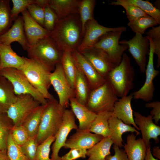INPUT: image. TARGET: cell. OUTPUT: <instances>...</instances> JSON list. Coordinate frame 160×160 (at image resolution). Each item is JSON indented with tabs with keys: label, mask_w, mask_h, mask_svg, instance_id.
Wrapping results in <instances>:
<instances>
[{
	"label": "cell",
	"mask_w": 160,
	"mask_h": 160,
	"mask_svg": "<svg viewBox=\"0 0 160 160\" xmlns=\"http://www.w3.org/2000/svg\"><path fill=\"white\" fill-rule=\"evenodd\" d=\"M21 13L24 30L29 45H34L40 39L50 37L51 32L35 21L27 9Z\"/></svg>",
	"instance_id": "cell-20"
},
{
	"label": "cell",
	"mask_w": 160,
	"mask_h": 160,
	"mask_svg": "<svg viewBox=\"0 0 160 160\" xmlns=\"http://www.w3.org/2000/svg\"><path fill=\"white\" fill-rule=\"evenodd\" d=\"M135 72L130 57L123 54L120 64L108 73L107 80L112 85L118 97L127 95L134 86Z\"/></svg>",
	"instance_id": "cell-3"
},
{
	"label": "cell",
	"mask_w": 160,
	"mask_h": 160,
	"mask_svg": "<svg viewBox=\"0 0 160 160\" xmlns=\"http://www.w3.org/2000/svg\"><path fill=\"white\" fill-rule=\"evenodd\" d=\"M109 4L120 5L123 7L126 10V15L129 22L148 15L138 7L129 2L127 0H116L111 1Z\"/></svg>",
	"instance_id": "cell-36"
},
{
	"label": "cell",
	"mask_w": 160,
	"mask_h": 160,
	"mask_svg": "<svg viewBox=\"0 0 160 160\" xmlns=\"http://www.w3.org/2000/svg\"><path fill=\"white\" fill-rule=\"evenodd\" d=\"M24 63L18 69L26 76L28 81L47 100L54 98L49 92L51 85L50 75L51 72L45 66L30 58L24 57Z\"/></svg>",
	"instance_id": "cell-5"
},
{
	"label": "cell",
	"mask_w": 160,
	"mask_h": 160,
	"mask_svg": "<svg viewBox=\"0 0 160 160\" xmlns=\"http://www.w3.org/2000/svg\"><path fill=\"white\" fill-rule=\"evenodd\" d=\"M13 7L11 10V16L14 21L19 14L27 9L28 6L35 3V0H12Z\"/></svg>",
	"instance_id": "cell-43"
},
{
	"label": "cell",
	"mask_w": 160,
	"mask_h": 160,
	"mask_svg": "<svg viewBox=\"0 0 160 160\" xmlns=\"http://www.w3.org/2000/svg\"><path fill=\"white\" fill-rule=\"evenodd\" d=\"M144 160H159L153 156L150 146L147 148L146 154Z\"/></svg>",
	"instance_id": "cell-51"
},
{
	"label": "cell",
	"mask_w": 160,
	"mask_h": 160,
	"mask_svg": "<svg viewBox=\"0 0 160 160\" xmlns=\"http://www.w3.org/2000/svg\"><path fill=\"white\" fill-rule=\"evenodd\" d=\"M104 137L102 135L92 133L88 130L78 129L66 140L63 147L65 149L79 148L87 150Z\"/></svg>",
	"instance_id": "cell-18"
},
{
	"label": "cell",
	"mask_w": 160,
	"mask_h": 160,
	"mask_svg": "<svg viewBox=\"0 0 160 160\" xmlns=\"http://www.w3.org/2000/svg\"><path fill=\"white\" fill-rule=\"evenodd\" d=\"M126 28L109 32L101 37L93 47L105 52L117 66L120 63L124 52L128 49L127 45L121 44L119 40Z\"/></svg>",
	"instance_id": "cell-9"
},
{
	"label": "cell",
	"mask_w": 160,
	"mask_h": 160,
	"mask_svg": "<svg viewBox=\"0 0 160 160\" xmlns=\"http://www.w3.org/2000/svg\"><path fill=\"white\" fill-rule=\"evenodd\" d=\"M7 158V150H0V160H6Z\"/></svg>",
	"instance_id": "cell-53"
},
{
	"label": "cell",
	"mask_w": 160,
	"mask_h": 160,
	"mask_svg": "<svg viewBox=\"0 0 160 160\" xmlns=\"http://www.w3.org/2000/svg\"><path fill=\"white\" fill-rule=\"evenodd\" d=\"M14 42H18L25 50H26L29 46L24 31L22 16H18L9 29L0 36L1 44L10 45Z\"/></svg>",
	"instance_id": "cell-19"
},
{
	"label": "cell",
	"mask_w": 160,
	"mask_h": 160,
	"mask_svg": "<svg viewBox=\"0 0 160 160\" xmlns=\"http://www.w3.org/2000/svg\"><path fill=\"white\" fill-rule=\"evenodd\" d=\"M71 54L76 67L87 79L91 91L105 82L107 79L99 73L90 62L77 49L73 51Z\"/></svg>",
	"instance_id": "cell-16"
},
{
	"label": "cell",
	"mask_w": 160,
	"mask_h": 160,
	"mask_svg": "<svg viewBox=\"0 0 160 160\" xmlns=\"http://www.w3.org/2000/svg\"><path fill=\"white\" fill-rule=\"evenodd\" d=\"M10 133L14 141L20 146L25 143L29 137L27 132L22 125H14Z\"/></svg>",
	"instance_id": "cell-44"
},
{
	"label": "cell",
	"mask_w": 160,
	"mask_h": 160,
	"mask_svg": "<svg viewBox=\"0 0 160 160\" xmlns=\"http://www.w3.org/2000/svg\"><path fill=\"white\" fill-rule=\"evenodd\" d=\"M17 98L10 82L5 78L0 76V113H6Z\"/></svg>",
	"instance_id": "cell-27"
},
{
	"label": "cell",
	"mask_w": 160,
	"mask_h": 160,
	"mask_svg": "<svg viewBox=\"0 0 160 160\" xmlns=\"http://www.w3.org/2000/svg\"><path fill=\"white\" fill-rule=\"evenodd\" d=\"M69 103L71 110L78 120V129L89 130L97 114L90 111L86 106L79 103L75 97L70 99Z\"/></svg>",
	"instance_id": "cell-22"
},
{
	"label": "cell",
	"mask_w": 160,
	"mask_h": 160,
	"mask_svg": "<svg viewBox=\"0 0 160 160\" xmlns=\"http://www.w3.org/2000/svg\"><path fill=\"white\" fill-rule=\"evenodd\" d=\"M14 125L6 113H0V150H7V138Z\"/></svg>",
	"instance_id": "cell-37"
},
{
	"label": "cell",
	"mask_w": 160,
	"mask_h": 160,
	"mask_svg": "<svg viewBox=\"0 0 160 160\" xmlns=\"http://www.w3.org/2000/svg\"><path fill=\"white\" fill-rule=\"evenodd\" d=\"M87 150L79 148H72L61 157L62 160H75L79 158H85L86 156Z\"/></svg>",
	"instance_id": "cell-47"
},
{
	"label": "cell",
	"mask_w": 160,
	"mask_h": 160,
	"mask_svg": "<svg viewBox=\"0 0 160 160\" xmlns=\"http://www.w3.org/2000/svg\"><path fill=\"white\" fill-rule=\"evenodd\" d=\"M24 57L14 52L11 45L0 44V70L9 68H20L24 63Z\"/></svg>",
	"instance_id": "cell-26"
},
{
	"label": "cell",
	"mask_w": 160,
	"mask_h": 160,
	"mask_svg": "<svg viewBox=\"0 0 160 160\" xmlns=\"http://www.w3.org/2000/svg\"><path fill=\"white\" fill-rule=\"evenodd\" d=\"M112 113L103 112L97 114L89 131L104 137H109L111 133L108 120L112 117Z\"/></svg>",
	"instance_id": "cell-30"
},
{
	"label": "cell",
	"mask_w": 160,
	"mask_h": 160,
	"mask_svg": "<svg viewBox=\"0 0 160 160\" xmlns=\"http://www.w3.org/2000/svg\"><path fill=\"white\" fill-rule=\"evenodd\" d=\"M113 148L114 151V154L108 156L105 158V160H129L124 150L120 149L114 144Z\"/></svg>",
	"instance_id": "cell-49"
},
{
	"label": "cell",
	"mask_w": 160,
	"mask_h": 160,
	"mask_svg": "<svg viewBox=\"0 0 160 160\" xmlns=\"http://www.w3.org/2000/svg\"><path fill=\"white\" fill-rule=\"evenodd\" d=\"M17 95L15 101L6 113L14 126L22 125L29 116L41 105L29 94Z\"/></svg>",
	"instance_id": "cell-8"
},
{
	"label": "cell",
	"mask_w": 160,
	"mask_h": 160,
	"mask_svg": "<svg viewBox=\"0 0 160 160\" xmlns=\"http://www.w3.org/2000/svg\"><path fill=\"white\" fill-rule=\"evenodd\" d=\"M145 106L147 108H153L150 115L152 116L155 124H158L160 119V102L157 101L151 102L146 103Z\"/></svg>",
	"instance_id": "cell-48"
},
{
	"label": "cell",
	"mask_w": 160,
	"mask_h": 160,
	"mask_svg": "<svg viewBox=\"0 0 160 160\" xmlns=\"http://www.w3.org/2000/svg\"><path fill=\"white\" fill-rule=\"evenodd\" d=\"M136 137L133 133L127 136L124 150L129 160H144L146 146L142 138L136 139Z\"/></svg>",
	"instance_id": "cell-24"
},
{
	"label": "cell",
	"mask_w": 160,
	"mask_h": 160,
	"mask_svg": "<svg viewBox=\"0 0 160 160\" xmlns=\"http://www.w3.org/2000/svg\"><path fill=\"white\" fill-rule=\"evenodd\" d=\"M75 117L71 110L65 109L64 110L62 124L55 136V139L52 146L51 160H62L61 157L58 155L60 150L65 145L71 131L73 129H78L76 123Z\"/></svg>",
	"instance_id": "cell-13"
},
{
	"label": "cell",
	"mask_w": 160,
	"mask_h": 160,
	"mask_svg": "<svg viewBox=\"0 0 160 160\" xmlns=\"http://www.w3.org/2000/svg\"><path fill=\"white\" fill-rule=\"evenodd\" d=\"M55 139V136H51L39 144L34 160H51L49 157L50 146Z\"/></svg>",
	"instance_id": "cell-40"
},
{
	"label": "cell",
	"mask_w": 160,
	"mask_h": 160,
	"mask_svg": "<svg viewBox=\"0 0 160 160\" xmlns=\"http://www.w3.org/2000/svg\"><path fill=\"white\" fill-rule=\"evenodd\" d=\"M153 156L158 159H160V147L155 146L153 148L152 153Z\"/></svg>",
	"instance_id": "cell-52"
},
{
	"label": "cell",
	"mask_w": 160,
	"mask_h": 160,
	"mask_svg": "<svg viewBox=\"0 0 160 160\" xmlns=\"http://www.w3.org/2000/svg\"><path fill=\"white\" fill-rule=\"evenodd\" d=\"M51 85L53 87L59 98V104L65 109L69 105L70 99L75 97L74 89L72 88L64 73L61 63L56 65L50 75Z\"/></svg>",
	"instance_id": "cell-10"
},
{
	"label": "cell",
	"mask_w": 160,
	"mask_h": 160,
	"mask_svg": "<svg viewBox=\"0 0 160 160\" xmlns=\"http://www.w3.org/2000/svg\"><path fill=\"white\" fill-rule=\"evenodd\" d=\"M126 28L124 26L116 28L106 27L100 25L94 18L86 23L84 36L77 50L80 52L86 49L92 47L101 37L107 33Z\"/></svg>",
	"instance_id": "cell-15"
},
{
	"label": "cell",
	"mask_w": 160,
	"mask_h": 160,
	"mask_svg": "<svg viewBox=\"0 0 160 160\" xmlns=\"http://www.w3.org/2000/svg\"><path fill=\"white\" fill-rule=\"evenodd\" d=\"M133 96L132 93L118 99L114 104L112 116L121 120L126 124L133 125L137 130L139 131V128L135 122L131 105Z\"/></svg>",
	"instance_id": "cell-21"
},
{
	"label": "cell",
	"mask_w": 160,
	"mask_h": 160,
	"mask_svg": "<svg viewBox=\"0 0 160 160\" xmlns=\"http://www.w3.org/2000/svg\"><path fill=\"white\" fill-rule=\"evenodd\" d=\"M157 24L153 18L147 15L129 22L127 25L135 33H138L143 35L146 29L154 27Z\"/></svg>",
	"instance_id": "cell-35"
},
{
	"label": "cell",
	"mask_w": 160,
	"mask_h": 160,
	"mask_svg": "<svg viewBox=\"0 0 160 160\" xmlns=\"http://www.w3.org/2000/svg\"><path fill=\"white\" fill-rule=\"evenodd\" d=\"M134 120L142 133V139L146 147L150 146V140L153 139L156 143L159 142L158 137L160 135V127L153 121L152 116L150 115L144 116L138 112H134Z\"/></svg>",
	"instance_id": "cell-17"
},
{
	"label": "cell",
	"mask_w": 160,
	"mask_h": 160,
	"mask_svg": "<svg viewBox=\"0 0 160 160\" xmlns=\"http://www.w3.org/2000/svg\"><path fill=\"white\" fill-rule=\"evenodd\" d=\"M50 0H35V4L41 8H44L49 6Z\"/></svg>",
	"instance_id": "cell-50"
},
{
	"label": "cell",
	"mask_w": 160,
	"mask_h": 160,
	"mask_svg": "<svg viewBox=\"0 0 160 160\" xmlns=\"http://www.w3.org/2000/svg\"><path fill=\"white\" fill-rule=\"evenodd\" d=\"M118 99L110 82L107 80L102 85L91 91L86 105L96 114L113 111L115 102Z\"/></svg>",
	"instance_id": "cell-6"
},
{
	"label": "cell",
	"mask_w": 160,
	"mask_h": 160,
	"mask_svg": "<svg viewBox=\"0 0 160 160\" xmlns=\"http://www.w3.org/2000/svg\"><path fill=\"white\" fill-rule=\"evenodd\" d=\"M45 105H40L22 125L26 130L29 137L36 136Z\"/></svg>",
	"instance_id": "cell-31"
},
{
	"label": "cell",
	"mask_w": 160,
	"mask_h": 160,
	"mask_svg": "<svg viewBox=\"0 0 160 160\" xmlns=\"http://www.w3.org/2000/svg\"><path fill=\"white\" fill-rule=\"evenodd\" d=\"M113 144L109 137H104L91 148L87 150V160H105L107 156L111 155L110 148Z\"/></svg>",
	"instance_id": "cell-29"
},
{
	"label": "cell",
	"mask_w": 160,
	"mask_h": 160,
	"mask_svg": "<svg viewBox=\"0 0 160 160\" xmlns=\"http://www.w3.org/2000/svg\"><path fill=\"white\" fill-rule=\"evenodd\" d=\"M7 155L9 160H29L20 146L14 141L10 133L7 138Z\"/></svg>",
	"instance_id": "cell-39"
},
{
	"label": "cell",
	"mask_w": 160,
	"mask_h": 160,
	"mask_svg": "<svg viewBox=\"0 0 160 160\" xmlns=\"http://www.w3.org/2000/svg\"><path fill=\"white\" fill-rule=\"evenodd\" d=\"M108 122L111 133L109 137L113 142V144L119 148L124 146L122 137L123 133L127 132H131L132 133L135 132L136 136L140 134V132L135 127L124 123L117 118L112 116L108 120Z\"/></svg>",
	"instance_id": "cell-23"
},
{
	"label": "cell",
	"mask_w": 160,
	"mask_h": 160,
	"mask_svg": "<svg viewBox=\"0 0 160 160\" xmlns=\"http://www.w3.org/2000/svg\"><path fill=\"white\" fill-rule=\"evenodd\" d=\"M151 38L154 45V54L157 56V67L160 66V26L154 27L146 33Z\"/></svg>",
	"instance_id": "cell-42"
},
{
	"label": "cell",
	"mask_w": 160,
	"mask_h": 160,
	"mask_svg": "<svg viewBox=\"0 0 160 160\" xmlns=\"http://www.w3.org/2000/svg\"><path fill=\"white\" fill-rule=\"evenodd\" d=\"M95 0H81L79 7V14L81 21L82 34L84 36L85 26L87 23L94 18L93 12L95 5Z\"/></svg>",
	"instance_id": "cell-33"
},
{
	"label": "cell",
	"mask_w": 160,
	"mask_h": 160,
	"mask_svg": "<svg viewBox=\"0 0 160 160\" xmlns=\"http://www.w3.org/2000/svg\"><path fill=\"white\" fill-rule=\"evenodd\" d=\"M119 43L128 46L129 51L138 65L140 71L142 73H145L146 56L150 52L149 42L147 36L137 33L131 39L122 40L119 41Z\"/></svg>",
	"instance_id": "cell-12"
},
{
	"label": "cell",
	"mask_w": 160,
	"mask_h": 160,
	"mask_svg": "<svg viewBox=\"0 0 160 160\" xmlns=\"http://www.w3.org/2000/svg\"><path fill=\"white\" fill-rule=\"evenodd\" d=\"M150 44V52L148 64L146 68V79L143 86L137 91L133 93V98L141 99L145 101L149 102L152 100L155 87L153 80L159 73V71L156 70L154 66L153 57L154 45L151 38L147 36Z\"/></svg>",
	"instance_id": "cell-11"
},
{
	"label": "cell",
	"mask_w": 160,
	"mask_h": 160,
	"mask_svg": "<svg viewBox=\"0 0 160 160\" xmlns=\"http://www.w3.org/2000/svg\"><path fill=\"white\" fill-rule=\"evenodd\" d=\"M0 76L5 78L10 82L16 95L29 94L41 105L47 103V100L32 85L19 69L11 68L2 69L0 70Z\"/></svg>",
	"instance_id": "cell-7"
},
{
	"label": "cell",
	"mask_w": 160,
	"mask_h": 160,
	"mask_svg": "<svg viewBox=\"0 0 160 160\" xmlns=\"http://www.w3.org/2000/svg\"><path fill=\"white\" fill-rule=\"evenodd\" d=\"M134 4L148 15L153 18L158 24H160V11L148 1L142 0H127Z\"/></svg>",
	"instance_id": "cell-38"
},
{
	"label": "cell",
	"mask_w": 160,
	"mask_h": 160,
	"mask_svg": "<svg viewBox=\"0 0 160 160\" xmlns=\"http://www.w3.org/2000/svg\"><path fill=\"white\" fill-rule=\"evenodd\" d=\"M26 50L29 58L42 65L51 72L60 62L63 52L50 37L40 39L34 45H29Z\"/></svg>",
	"instance_id": "cell-4"
},
{
	"label": "cell",
	"mask_w": 160,
	"mask_h": 160,
	"mask_svg": "<svg viewBox=\"0 0 160 160\" xmlns=\"http://www.w3.org/2000/svg\"><path fill=\"white\" fill-rule=\"evenodd\" d=\"M78 14L58 20L50 37L63 52H72L77 49L83 36L79 16Z\"/></svg>",
	"instance_id": "cell-1"
},
{
	"label": "cell",
	"mask_w": 160,
	"mask_h": 160,
	"mask_svg": "<svg viewBox=\"0 0 160 160\" xmlns=\"http://www.w3.org/2000/svg\"><path fill=\"white\" fill-rule=\"evenodd\" d=\"M80 52L106 79L108 73L116 66L107 54L100 49L92 47Z\"/></svg>",
	"instance_id": "cell-14"
},
{
	"label": "cell",
	"mask_w": 160,
	"mask_h": 160,
	"mask_svg": "<svg viewBox=\"0 0 160 160\" xmlns=\"http://www.w3.org/2000/svg\"><path fill=\"white\" fill-rule=\"evenodd\" d=\"M6 160H9V159L7 158V159Z\"/></svg>",
	"instance_id": "cell-54"
},
{
	"label": "cell",
	"mask_w": 160,
	"mask_h": 160,
	"mask_svg": "<svg viewBox=\"0 0 160 160\" xmlns=\"http://www.w3.org/2000/svg\"><path fill=\"white\" fill-rule=\"evenodd\" d=\"M44 27L51 32L54 29L55 24L58 20L55 12L49 6L44 9Z\"/></svg>",
	"instance_id": "cell-45"
},
{
	"label": "cell",
	"mask_w": 160,
	"mask_h": 160,
	"mask_svg": "<svg viewBox=\"0 0 160 160\" xmlns=\"http://www.w3.org/2000/svg\"><path fill=\"white\" fill-rule=\"evenodd\" d=\"M65 109L56 99L47 100L36 136L39 145L49 137L55 136L62 124Z\"/></svg>",
	"instance_id": "cell-2"
},
{
	"label": "cell",
	"mask_w": 160,
	"mask_h": 160,
	"mask_svg": "<svg viewBox=\"0 0 160 160\" xmlns=\"http://www.w3.org/2000/svg\"><path fill=\"white\" fill-rule=\"evenodd\" d=\"M60 63L65 76L71 85L74 89L77 68L71 52H63Z\"/></svg>",
	"instance_id": "cell-32"
},
{
	"label": "cell",
	"mask_w": 160,
	"mask_h": 160,
	"mask_svg": "<svg viewBox=\"0 0 160 160\" xmlns=\"http://www.w3.org/2000/svg\"><path fill=\"white\" fill-rule=\"evenodd\" d=\"M81 1L50 0L49 6L56 13L58 20H61L71 15L79 14V7Z\"/></svg>",
	"instance_id": "cell-25"
},
{
	"label": "cell",
	"mask_w": 160,
	"mask_h": 160,
	"mask_svg": "<svg viewBox=\"0 0 160 160\" xmlns=\"http://www.w3.org/2000/svg\"><path fill=\"white\" fill-rule=\"evenodd\" d=\"M11 10L9 0H0V36L7 31L13 24Z\"/></svg>",
	"instance_id": "cell-34"
},
{
	"label": "cell",
	"mask_w": 160,
	"mask_h": 160,
	"mask_svg": "<svg viewBox=\"0 0 160 160\" xmlns=\"http://www.w3.org/2000/svg\"><path fill=\"white\" fill-rule=\"evenodd\" d=\"M76 68L74 86L75 98L79 103L86 106L91 90L86 77L77 67Z\"/></svg>",
	"instance_id": "cell-28"
},
{
	"label": "cell",
	"mask_w": 160,
	"mask_h": 160,
	"mask_svg": "<svg viewBox=\"0 0 160 160\" xmlns=\"http://www.w3.org/2000/svg\"><path fill=\"white\" fill-rule=\"evenodd\" d=\"M27 10L32 18L44 27V9L34 4L29 5Z\"/></svg>",
	"instance_id": "cell-46"
},
{
	"label": "cell",
	"mask_w": 160,
	"mask_h": 160,
	"mask_svg": "<svg viewBox=\"0 0 160 160\" xmlns=\"http://www.w3.org/2000/svg\"><path fill=\"white\" fill-rule=\"evenodd\" d=\"M38 145L36 136H34L29 137L27 141L20 147L29 160H34Z\"/></svg>",
	"instance_id": "cell-41"
}]
</instances>
